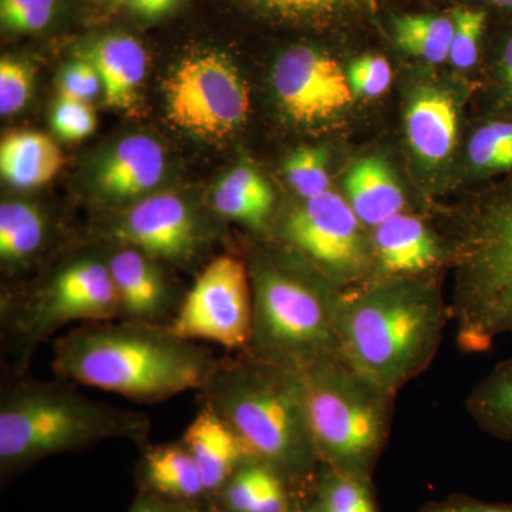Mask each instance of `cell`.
Listing matches in <instances>:
<instances>
[{"label":"cell","instance_id":"2","mask_svg":"<svg viewBox=\"0 0 512 512\" xmlns=\"http://www.w3.org/2000/svg\"><path fill=\"white\" fill-rule=\"evenodd\" d=\"M217 362L210 350L167 326L117 319L83 323L57 339L52 369L57 379L160 403L201 390Z\"/></svg>","mask_w":512,"mask_h":512},{"label":"cell","instance_id":"13","mask_svg":"<svg viewBox=\"0 0 512 512\" xmlns=\"http://www.w3.org/2000/svg\"><path fill=\"white\" fill-rule=\"evenodd\" d=\"M274 87L285 113L303 124L333 119L355 99L340 64L308 46L292 47L279 57Z\"/></svg>","mask_w":512,"mask_h":512},{"label":"cell","instance_id":"9","mask_svg":"<svg viewBox=\"0 0 512 512\" xmlns=\"http://www.w3.org/2000/svg\"><path fill=\"white\" fill-rule=\"evenodd\" d=\"M362 225L349 202L328 190L293 208L281 237L288 251L346 289L372 276V239L366 238Z\"/></svg>","mask_w":512,"mask_h":512},{"label":"cell","instance_id":"18","mask_svg":"<svg viewBox=\"0 0 512 512\" xmlns=\"http://www.w3.org/2000/svg\"><path fill=\"white\" fill-rule=\"evenodd\" d=\"M84 59L100 74L107 106L128 110L136 104L138 87L147 72L146 49L137 39L127 35L103 37L87 50Z\"/></svg>","mask_w":512,"mask_h":512},{"label":"cell","instance_id":"36","mask_svg":"<svg viewBox=\"0 0 512 512\" xmlns=\"http://www.w3.org/2000/svg\"><path fill=\"white\" fill-rule=\"evenodd\" d=\"M348 77L355 96H382L392 84V67L382 56H363L350 64Z\"/></svg>","mask_w":512,"mask_h":512},{"label":"cell","instance_id":"34","mask_svg":"<svg viewBox=\"0 0 512 512\" xmlns=\"http://www.w3.org/2000/svg\"><path fill=\"white\" fill-rule=\"evenodd\" d=\"M56 0H0V19L13 32H39L49 25Z\"/></svg>","mask_w":512,"mask_h":512},{"label":"cell","instance_id":"1","mask_svg":"<svg viewBox=\"0 0 512 512\" xmlns=\"http://www.w3.org/2000/svg\"><path fill=\"white\" fill-rule=\"evenodd\" d=\"M448 319L429 276L369 278L340 293V359L397 396L436 359Z\"/></svg>","mask_w":512,"mask_h":512},{"label":"cell","instance_id":"39","mask_svg":"<svg viewBox=\"0 0 512 512\" xmlns=\"http://www.w3.org/2000/svg\"><path fill=\"white\" fill-rule=\"evenodd\" d=\"M130 512H191L181 505L167 503L154 494H141Z\"/></svg>","mask_w":512,"mask_h":512},{"label":"cell","instance_id":"6","mask_svg":"<svg viewBox=\"0 0 512 512\" xmlns=\"http://www.w3.org/2000/svg\"><path fill=\"white\" fill-rule=\"evenodd\" d=\"M299 375L320 463L369 478L392 433L396 394L342 359L309 367Z\"/></svg>","mask_w":512,"mask_h":512},{"label":"cell","instance_id":"17","mask_svg":"<svg viewBox=\"0 0 512 512\" xmlns=\"http://www.w3.org/2000/svg\"><path fill=\"white\" fill-rule=\"evenodd\" d=\"M164 168L163 147L154 138L137 134L121 140L101 161L97 184L107 197L130 200L157 187Z\"/></svg>","mask_w":512,"mask_h":512},{"label":"cell","instance_id":"23","mask_svg":"<svg viewBox=\"0 0 512 512\" xmlns=\"http://www.w3.org/2000/svg\"><path fill=\"white\" fill-rule=\"evenodd\" d=\"M144 483L160 497L188 501L207 493L200 470L181 443L148 448L141 464Z\"/></svg>","mask_w":512,"mask_h":512},{"label":"cell","instance_id":"41","mask_svg":"<svg viewBox=\"0 0 512 512\" xmlns=\"http://www.w3.org/2000/svg\"><path fill=\"white\" fill-rule=\"evenodd\" d=\"M503 70L505 82L508 84V89L512 94V39L507 43L503 56Z\"/></svg>","mask_w":512,"mask_h":512},{"label":"cell","instance_id":"7","mask_svg":"<svg viewBox=\"0 0 512 512\" xmlns=\"http://www.w3.org/2000/svg\"><path fill=\"white\" fill-rule=\"evenodd\" d=\"M450 319L458 348L485 353L512 335V195L471 222L457 248Z\"/></svg>","mask_w":512,"mask_h":512},{"label":"cell","instance_id":"10","mask_svg":"<svg viewBox=\"0 0 512 512\" xmlns=\"http://www.w3.org/2000/svg\"><path fill=\"white\" fill-rule=\"evenodd\" d=\"M168 119L207 140H224L244 126L251 97L244 77L227 56L204 52L185 57L165 82Z\"/></svg>","mask_w":512,"mask_h":512},{"label":"cell","instance_id":"38","mask_svg":"<svg viewBox=\"0 0 512 512\" xmlns=\"http://www.w3.org/2000/svg\"><path fill=\"white\" fill-rule=\"evenodd\" d=\"M421 512H512V504L484 503L470 498H456L431 504Z\"/></svg>","mask_w":512,"mask_h":512},{"label":"cell","instance_id":"37","mask_svg":"<svg viewBox=\"0 0 512 512\" xmlns=\"http://www.w3.org/2000/svg\"><path fill=\"white\" fill-rule=\"evenodd\" d=\"M100 93H103L100 74L89 60H77L63 70L60 96L90 103Z\"/></svg>","mask_w":512,"mask_h":512},{"label":"cell","instance_id":"35","mask_svg":"<svg viewBox=\"0 0 512 512\" xmlns=\"http://www.w3.org/2000/svg\"><path fill=\"white\" fill-rule=\"evenodd\" d=\"M96 124L90 103L60 96L53 107L52 126L63 140H83L93 133Z\"/></svg>","mask_w":512,"mask_h":512},{"label":"cell","instance_id":"40","mask_svg":"<svg viewBox=\"0 0 512 512\" xmlns=\"http://www.w3.org/2000/svg\"><path fill=\"white\" fill-rule=\"evenodd\" d=\"M177 0H130L134 12L147 19H156L165 15Z\"/></svg>","mask_w":512,"mask_h":512},{"label":"cell","instance_id":"22","mask_svg":"<svg viewBox=\"0 0 512 512\" xmlns=\"http://www.w3.org/2000/svg\"><path fill=\"white\" fill-rule=\"evenodd\" d=\"M274 201L271 185L249 165H239L224 175L212 195V207L218 215L256 232L268 227Z\"/></svg>","mask_w":512,"mask_h":512},{"label":"cell","instance_id":"15","mask_svg":"<svg viewBox=\"0 0 512 512\" xmlns=\"http://www.w3.org/2000/svg\"><path fill=\"white\" fill-rule=\"evenodd\" d=\"M372 249L370 278L429 276L444 259V249L431 229L420 218L403 212L375 228Z\"/></svg>","mask_w":512,"mask_h":512},{"label":"cell","instance_id":"30","mask_svg":"<svg viewBox=\"0 0 512 512\" xmlns=\"http://www.w3.org/2000/svg\"><path fill=\"white\" fill-rule=\"evenodd\" d=\"M269 466L248 458L225 485V503L231 512H256Z\"/></svg>","mask_w":512,"mask_h":512},{"label":"cell","instance_id":"11","mask_svg":"<svg viewBox=\"0 0 512 512\" xmlns=\"http://www.w3.org/2000/svg\"><path fill=\"white\" fill-rule=\"evenodd\" d=\"M252 315L247 262L222 254L202 269L168 328L190 342L244 352L251 342Z\"/></svg>","mask_w":512,"mask_h":512},{"label":"cell","instance_id":"21","mask_svg":"<svg viewBox=\"0 0 512 512\" xmlns=\"http://www.w3.org/2000/svg\"><path fill=\"white\" fill-rule=\"evenodd\" d=\"M349 204L365 227L377 228L403 212L402 188L382 158L359 161L346 178Z\"/></svg>","mask_w":512,"mask_h":512},{"label":"cell","instance_id":"4","mask_svg":"<svg viewBox=\"0 0 512 512\" xmlns=\"http://www.w3.org/2000/svg\"><path fill=\"white\" fill-rule=\"evenodd\" d=\"M150 419L84 396L74 383L20 379L0 396V467L20 470L106 440L144 443Z\"/></svg>","mask_w":512,"mask_h":512},{"label":"cell","instance_id":"26","mask_svg":"<svg viewBox=\"0 0 512 512\" xmlns=\"http://www.w3.org/2000/svg\"><path fill=\"white\" fill-rule=\"evenodd\" d=\"M394 35L400 49L430 63L450 57L454 22L444 16L404 15L394 20Z\"/></svg>","mask_w":512,"mask_h":512},{"label":"cell","instance_id":"32","mask_svg":"<svg viewBox=\"0 0 512 512\" xmlns=\"http://www.w3.org/2000/svg\"><path fill=\"white\" fill-rule=\"evenodd\" d=\"M33 89V70L22 60L5 57L0 62V113L12 116L28 104Z\"/></svg>","mask_w":512,"mask_h":512},{"label":"cell","instance_id":"5","mask_svg":"<svg viewBox=\"0 0 512 512\" xmlns=\"http://www.w3.org/2000/svg\"><path fill=\"white\" fill-rule=\"evenodd\" d=\"M275 258L248 266L252 288V336L244 352L302 373L340 359L336 316L343 289L306 262Z\"/></svg>","mask_w":512,"mask_h":512},{"label":"cell","instance_id":"42","mask_svg":"<svg viewBox=\"0 0 512 512\" xmlns=\"http://www.w3.org/2000/svg\"><path fill=\"white\" fill-rule=\"evenodd\" d=\"M488 2L494 3V5L498 6H507V8H512V0H488Z\"/></svg>","mask_w":512,"mask_h":512},{"label":"cell","instance_id":"31","mask_svg":"<svg viewBox=\"0 0 512 512\" xmlns=\"http://www.w3.org/2000/svg\"><path fill=\"white\" fill-rule=\"evenodd\" d=\"M454 35L450 60L458 69H470L478 59V45L483 35L485 13L481 10L460 9L454 13Z\"/></svg>","mask_w":512,"mask_h":512},{"label":"cell","instance_id":"27","mask_svg":"<svg viewBox=\"0 0 512 512\" xmlns=\"http://www.w3.org/2000/svg\"><path fill=\"white\" fill-rule=\"evenodd\" d=\"M316 512H377L369 481L326 468Z\"/></svg>","mask_w":512,"mask_h":512},{"label":"cell","instance_id":"25","mask_svg":"<svg viewBox=\"0 0 512 512\" xmlns=\"http://www.w3.org/2000/svg\"><path fill=\"white\" fill-rule=\"evenodd\" d=\"M466 410L484 433L512 443V357L498 363L473 387Z\"/></svg>","mask_w":512,"mask_h":512},{"label":"cell","instance_id":"33","mask_svg":"<svg viewBox=\"0 0 512 512\" xmlns=\"http://www.w3.org/2000/svg\"><path fill=\"white\" fill-rule=\"evenodd\" d=\"M248 2L278 18L323 22L348 8L352 0H248Z\"/></svg>","mask_w":512,"mask_h":512},{"label":"cell","instance_id":"19","mask_svg":"<svg viewBox=\"0 0 512 512\" xmlns=\"http://www.w3.org/2000/svg\"><path fill=\"white\" fill-rule=\"evenodd\" d=\"M410 146L427 163H440L457 140V110L448 94L424 90L414 97L406 114Z\"/></svg>","mask_w":512,"mask_h":512},{"label":"cell","instance_id":"8","mask_svg":"<svg viewBox=\"0 0 512 512\" xmlns=\"http://www.w3.org/2000/svg\"><path fill=\"white\" fill-rule=\"evenodd\" d=\"M120 318L119 296L107 256L70 259L28 301L2 306L3 343L25 367L39 343L74 322Z\"/></svg>","mask_w":512,"mask_h":512},{"label":"cell","instance_id":"3","mask_svg":"<svg viewBox=\"0 0 512 512\" xmlns=\"http://www.w3.org/2000/svg\"><path fill=\"white\" fill-rule=\"evenodd\" d=\"M200 392L249 454L285 480L320 463L299 373L239 352L218 360Z\"/></svg>","mask_w":512,"mask_h":512},{"label":"cell","instance_id":"24","mask_svg":"<svg viewBox=\"0 0 512 512\" xmlns=\"http://www.w3.org/2000/svg\"><path fill=\"white\" fill-rule=\"evenodd\" d=\"M49 224L45 214L29 202L0 205V259L8 269L29 266L45 251Z\"/></svg>","mask_w":512,"mask_h":512},{"label":"cell","instance_id":"28","mask_svg":"<svg viewBox=\"0 0 512 512\" xmlns=\"http://www.w3.org/2000/svg\"><path fill=\"white\" fill-rule=\"evenodd\" d=\"M285 174L303 201L318 197L329 188L328 153L319 147L298 148L286 160Z\"/></svg>","mask_w":512,"mask_h":512},{"label":"cell","instance_id":"14","mask_svg":"<svg viewBox=\"0 0 512 512\" xmlns=\"http://www.w3.org/2000/svg\"><path fill=\"white\" fill-rule=\"evenodd\" d=\"M107 262L119 296V319L168 328L178 308L160 261L130 245L116 244Z\"/></svg>","mask_w":512,"mask_h":512},{"label":"cell","instance_id":"20","mask_svg":"<svg viewBox=\"0 0 512 512\" xmlns=\"http://www.w3.org/2000/svg\"><path fill=\"white\" fill-rule=\"evenodd\" d=\"M62 165V151L46 134L15 131L0 143V173L19 190H32L49 183Z\"/></svg>","mask_w":512,"mask_h":512},{"label":"cell","instance_id":"29","mask_svg":"<svg viewBox=\"0 0 512 512\" xmlns=\"http://www.w3.org/2000/svg\"><path fill=\"white\" fill-rule=\"evenodd\" d=\"M470 160L485 170L512 168V123L495 121L487 124L471 138L468 146Z\"/></svg>","mask_w":512,"mask_h":512},{"label":"cell","instance_id":"16","mask_svg":"<svg viewBox=\"0 0 512 512\" xmlns=\"http://www.w3.org/2000/svg\"><path fill=\"white\" fill-rule=\"evenodd\" d=\"M181 441L194 457L207 493L225 487L235 471L254 458L227 421L207 404H202Z\"/></svg>","mask_w":512,"mask_h":512},{"label":"cell","instance_id":"12","mask_svg":"<svg viewBox=\"0 0 512 512\" xmlns=\"http://www.w3.org/2000/svg\"><path fill=\"white\" fill-rule=\"evenodd\" d=\"M116 244L130 245L171 264H191L207 242L191 205L175 194H156L128 208L110 229Z\"/></svg>","mask_w":512,"mask_h":512}]
</instances>
